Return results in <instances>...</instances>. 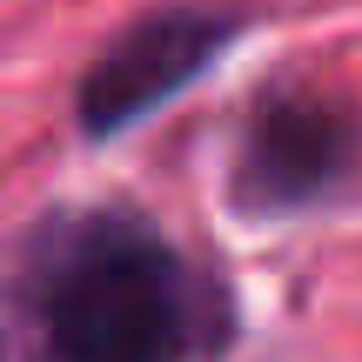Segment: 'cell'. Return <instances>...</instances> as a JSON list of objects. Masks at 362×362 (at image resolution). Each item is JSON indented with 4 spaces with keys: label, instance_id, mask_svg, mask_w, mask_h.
I'll list each match as a JSON object with an SVG mask.
<instances>
[{
    "label": "cell",
    "instance_id": "cell-1",
    "mask_svg": "<svg viewBox=\"0 0 362 362\" xmlns=\"http://www.w3.org/2000/svg\"><path fill=\"white\" fill-rule=\"evenodd\" d=\"M235 282L134 202L40 208L0 262V362H228Z\"/></svg>",
    "mask_w": 362,
    "mask_h": 362
},
{
    "label": "cell",
    "instance_id": "cell-2",
    "mask_svg": "<svg viewBox=\"0 0 362 362\" xmlns=\"http://www.w3.org/2000/svg\"><path fill=\"white\" fill-rule=\"evenodd\" d=\"M362 181V107L336 88L275 81L248 101L228 148V208L242 221H296Z\"/></svg>",
    "mask_w": 362,
    "mask_h": 362
},
{
    "label": "cell",
    "instance_id": "cell-3",
    "mask_svg": "<svg viewBox=\"0 0 362 362\" xmlns=\"http://www.w3.org/2000/svg\"><path fill=\"white\" fill-rule=\"evenodd\" d=\"M248 34H255V13L228 7V0H168V7H148L74 81L81 141H121L148 115L181 101L194 81H208Z\"/></svg>",
    "mask_w": 362,
    "mask_h": 362
}]
</instances>
